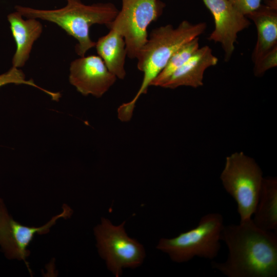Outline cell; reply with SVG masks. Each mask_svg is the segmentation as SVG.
<instances>
[{"instance_id":"6da1fadb","label":"cell","mask_w":277,"mask_h":277,"mask_svg":"<svg viewBox=\"0 0 277 277\" xmlns=\"http://www.w3.org/2000/svg\"><path fill=\"white\" fill-rule=\"evenodd\" d=\"M221 240L228 257L224 262L212 261V268L227 277L277 276V232L260 228L251 217L224 225Z\"/></svg>"},{"instance_id":"7a4b0ae2","label":"cell","mask_w":277,"mask_h":277,"mask_svg":"<svg viewBox=\"0 0 277 277\" xmlns=\"http://www.w3.org/2000/svg\"><path fill=\"white\" fill-rule=\"evenodd\" d=\"M206 27L204 22L193 24L183 21L176 28L169 24L152 31L136 58L137 68L144 73L142 84L134 97L118 108L117 117L120 121L125 122L131 120L137 100L147 93L171 56L183 45L203 34Z\"/></svg>"},{"instance_id":"3957f363","label":"cell","mask_w":277,"mask_h":277,"mask_svg":"<svg viewBox=\"0 0 277 277\" xmlns=\"http://www.w3.org/2000/svg\"><path fill=\"white\" fill-rule=\"evenodd\" d=\"M66 5L55 9H40L16 5L15 11L27 18L41 19L53 23L77 41L75 50L80 56L95 47L90 36V28L94 24L108 27L116 17L118 10L111 3L86 5L80 0H65Z\"/></svg>"},{"instance_id":"277c9868","label":"cell","mask_w":277,"mask_h":277,"mask_svg":"<svg viewBox=\"0 0 277 277\" xmlns=\"http://www.w3.org/2000/svg\"><path fill=\"white\" fill-rule=\"evenodd\" d=\"M224 226L221 214L209 213L200 219L194 228L173 238L161 239L156 248L176 263L186 262L195 256L212 260L220 251Z\"/></svg>"},{"instance_id":"5b68a950","label":"cell","mask_w":277,"mask_h":277,"mask_svg":"<svg viewBox=\"0 0 277 277\" xmlns=\"http://www.w3.org/2000/svg\"><path fill=\"white\" fill-rule=\"evenodd\" d=\"M220 177L225 190L236 203L241 221L251 218L264 177L259 165L243 152H235L226 157Z\"/></svg>"},{"instance_id":"8992f818","label":"cell","mask_w":277,"mask_h":277,"mask_svg":"<svg viewBox=\"0 0 277 277\" xmlns=\"http://www.w3.org/2000/svg\"><path fill=\"white\" fill-rule=\"evenodd\" d=\"M125 223L115 226L103 217L101 223L94 229L99 253L116 277L122 274L123 268L138 267L146 255L143 246L127 235Z\"/></svg>"},{"instance_id":"52a82bcc","label":"cell","mask_w":277,"mask_h":277,"mask_svg":"<svg viewBox=\"0 0 277 277\" xmlns=\"http://www.w3.org/2000/svg\"><path fill=\"white\" fill-rule=\"evenodd\" d=\"M160 0H122V8L109 26L123 36L127 56L136 58L148 39L147 29L163 13Z\"/></svg>"},{"instance_id":"ba28073f","label":"cell","mask_w":277,"mask_h":277,"mask_svg":"<svg viewBox=\"0 0 277 277\" xmlns=\"http://www.w3.org/2000/svg\"><path fill=\"white\" fill-rule=\"evenodd\" d=\"M72 210L63 206V212L41 227H29L14 221L9 214L6 206L0 199V245L6 256L9 259L23 260L26 262L29 255L27 247L35 233L45 234L60 217H69Z\"/></svg>"},{"instance_id":"9c48e42d","label":"cell","mask_w":277,"mask_h":277,"mask_svg":"<svg viewBox=\"0 0 277 277\" xmlns=\"http://www.w3.org/2000/svg\"><path fill=\"white\" fill-rule=\"evenodd\" d=\"M69 71L70 84L84 96L102 97L117 78L109 71L103 60L95 55L81 56L73 60Z\"/></svg>"},{"instance_id":"30bf717a","label":"cell","mask_w":277,"mask_h":277,"mask_svg":"<svg viewBox=\"0 0 277 277\" xmlns=\"http://www.w3.org/2000/svg\"><path fill=\"white\" fill-rule=\"evenodd\" d=\"M212 13L215 28L208 39L221 44L225 60H230L239 32L247 28L249 21L228 0H202Z\"/></svg>"},{"instance_id":"8fae6325","label":"cell","mask_w":277,"mask_h":277,"mask_svg":"<svg viewBox=\"0 0 277 277\" xmlns=\"http://www.w3.org/2000/svg\"><path fill=\"white\" fill-rule=\"evenodd\" d=\"M7 19L16 46L12 60V66L19 68L28 60L33 45L41 35L43 27L37 19H25L16 11L9 14Z\"/></svg>"},{"instance_id":"7c38bea8","label":"cell","mask_w":277,"mask_h":277,"mask_svg":"<svg viewBox=\"0 0 277 277\" xmlns=\"http://www.w3.org/2000/svg\"><path fill=\"white\" fill-rule=\"evenodd\" d=\"M217 58L208 46L199 48L191 57L175 71L161 86L175 89L180 86L197 88L203 85L204 73L209 67L215 65Z\"/></svg>"},{"instance_id":"4fadbf2b","label":"cell","mask_w":277,"mask_h":277,"mask_svg":"<svg viewBox=\"0 0 277 277\" xmlns=\"http://www.w3.org/2000/svg\"><path fill=\"white\" fill-rule=\"evenodd\" d=\"M255 24L258 32L252 54L254 63L277 46V11L270 6H262L247 15Z\"/></svg>"},{"instance_id":"5bb4252c","label":"cell","mask_w":277,"mask_h":277,"mask_svg":"<svg viewBox=\"0 0 277 277\" xmlns=\"http://www.w3.org/2000/svg\"><path fill=\"white\" fill-rule=\"evenodd\" d=\"M110 29L107 34L98 38L95 47L109 71L117 78L123 80L126 75L125 64L127 56L125 39L117 29Z\"/></svg>"},{"instance_id":"9a60e30c","label":"cell","mask_w":277,"mask_h":277,"mask_svg":"<svg viewBox=\"0 0 277 277\" xmlns=\"http://www.w3.org/2000/svg\"><path fill=\"white\" fill-rule=\"evenodd\" d=\"M252 219L260 228L277 232V179L263 177L258 201Z\"/></svg>"},{"instance_id":"2e32d148","label":"cell","mask_w":277,"mask_h":277,"mask_svg":"<svg viewBox=\"0 0 277 277\" xmlns=\"http://www.w3.org/2000/svg\"><path fill=\"white\" fill-rule=\"evenodd\" d=\"M199 37H195L177 50L169 58L164 69L152 82L151 86L161 87L199 48Z\"/></svg>"},{"instance_id":"e0dca14e","label":"cell","mask_w":277,"mask_h":277,"mask_svg":"<svg viewBox=\"0 0 277 277\" xmlns=\"http://www.w3.org/2000/svg\"><path fill=\"white\" fill-rule=\"evenodd\" d=\"M9 84H25L35 87L51 96L52 100L56 101H58L61 96L60 92H54L44 89L36 85L32 80H27L23 71L13 66L7 72L0 74V87Z\"/></svg>"},{"instance_id":"ac0fdd59","label":"cell","mask_w":277,"mask_h":277,"mask_svg":"<svg viewBox=\"0 0 277 277\" xmlns=\"http://www.w3.org/2000/svg\"><path fill=\"white\" fill-rule=\"evenodd\" d=\"M277 65V46L254 63V74L256 76H262L267 70Z\"/></svg>"},{"instance_id":"d6986e66","label":"cell","mask_w":277,"mask_h":277,"mask_svg":"<svg viewBox=\"0 0 277 277\" xmlns=\"http://www.w3.org/2000/svg\"><path fill=\"white\" fill-rule=\"evenodd\" d=\"M244 15H247L259 8L263 0H228ZM271 2L272 0H267Z\"/></svg>"},{"instance_id":"ffe728a7","label":"cell","mask_w":277,"mask_h":277,"mask_svg":"<svg viewBox=\"0 0 277 277\" xmlns=\"http://www.w3.org/2000/svg\"><path fill=\"white\" fill-rule=\"evenodd\" d=\"M270 7L277 9V0H272L269 2V5Z\"/></svg>"}]
</instances>
